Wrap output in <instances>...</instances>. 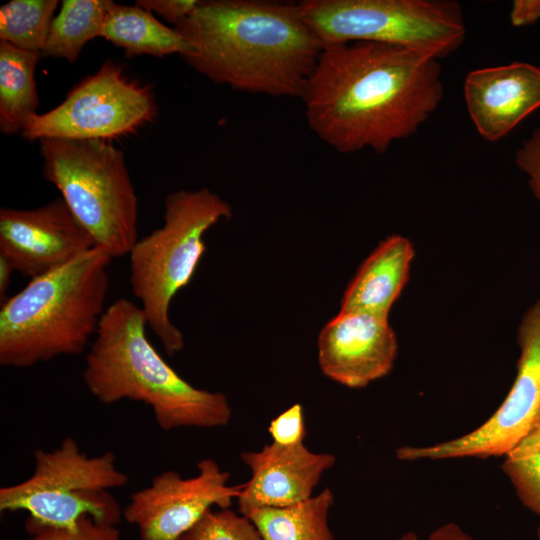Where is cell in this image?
Segmentation results:
<instances>
[{"label":"cell","instance_id":"cell-1","mask_svg":"<svg viewBox=\"0 0 540 540\" xmlns=\"http://www.w3.org/2000/svg\"><path fill=\"white\" fill-rule=\"evenodd\" d=\"M444 95L439 59L377 42L324 45L301 99L309 128L340 153H385L409 138Z\"/></svg>","mask_w":540,"mask_h":540},{"label":"cell","instance_id":"cell-2","mask_svg":"<svg viewBox=\"0 0 540 540\" xmlns=\"http://www.w3.org/2000/svg\"><path fill=\"white\" fill-rule=\"evenodd\" d=\"M173 28L198 73L272 97L301 98L323 49L298 3L204 0Z\"/></svg>","mask_w":540,"mask_h":540},{"label":"cell","instance_id":"cell-3","mask_svg":"<svg viewBox=\"0 0 540 540\" xmlns=\"http://www.w3.org/2000/svg\"><path fill=\"white\" fill-rule=\"evenodd\" d=\"M147 326L142 308L131 300L110 304L86 353L82 377L88 391L103 404L143 402L163 431L229 424L228 398L183 379L150 343Z\"/></svg>","mask_w":540,"mask_h":540},{"label":"cell","instance_id":"cell-4","mask_svg":"<svg viewBox=\"0 0 540 540\" xmlns=\"http://www.w3.org/2000/svg\"><path fill=\"white\" fill-rule=\"evenodd\" d=\"M113 257L95 246L66 265L30 279L2 303L0 364L29 368L86 351L104 314Z\"/></svg>","mask_w":540,"mask_h":540},{"label":"cell","instance_id":"cell-5","mask_svg":"<svg viewBox=\"0 0 540 540\" xmlns=\"http://www.w3.org/2000/svg\"><path fill=\"white\" fill-rule=\"evenodd\" d=\"M231 216L230 204L208 188L170 193L162 226L138 238L128 254L132 293L169 356L184 348L183 334L170 319V305L197 270L206 251L205 233Z\"/></svg>","mask_w":540,"mask_h":540},{"label":"cell","instance_id":"cell-6","mask_svg":"<svg viewBox=\"0 0 540 540\" xmlns=\"http://www.w3.org/2000/svg\"><path fill=\"white\" fill-rule=\"evenodd\" d=\"M42 175L96 246L113 258L128 255L138 240V199L123 152L105 140L39 141Z\"/></svg>","mask_w":540,"mask_h":540},{"label":"cell","instance_id":"cell-7","mask_svg":"<svg viewBox=\"0 0 540 540\" xmlns=\"http://www.w3.org/2000/svg\"><path fill=\"white\" fill-rule=\"evenodd\" d=\"M128 480L114 453L90 457L74 438L66 437L52 451L34 452L33 473L27 479L0 489V511L27 512V532L72 526L83 518L116 526L123 510L110 490Z\"/></svg>","mask_w":540,"mask_h":540},{"label":"cell","instance_id":"cell-8","mask_svg":"<svg viewBox=\"0 0 540 540\" xmlns=\"http://www.w3.org/2000/svg\"><path fill=\"white\" fill-rule=\"evenodd\" d=\"M298 5L323 46L377 42L440 60L466 37L462 8L453 0H304Z\"/></svg>","mask_w":540,"mask_h":540},{"label":"cell","instance_id":"cell-9","mask_svg":"<svg viewBox=\"0 0 540 540\" xmlns=\"http://www.w3.org/2000/svg\"><path fill=\"white\" fill-rule=\"evenodd\" d=\"M156 116L150 87L128 77L122 65L107 60L75 85L58 106L33 116L21 136L28 141H108L135 132Z\"/></svg>","mask_w":540,"mask_h":540},{"label":"cell","instance_id":"cell-10","mask_svg":"<svg viewBox=\"0 0 540 540\" xmlns=\"http://www.w3.org/2000/svg\"><path fill=\"white\" fill-rule=\"evenodd\" d=\"M514 382L497 410L479 427L430 446H402V461L506 456L530 432L540 411V299L523 313L517 330Z\"/></svg>","mask_w":540,"mask_h":540},{"label":"cell","instance_id":"cell-11","mask_svg":"<svg viewBox=\"0 0 540 540\" xmlns=\"http://www.w3.org/2000/svg\"><path fill=\"white\" fill-rule=\"evenodd\" d=\"M197 469L188 478L163 471L130 496L122 515L140 540H180L214 506L229 508L237 499L242 484L229 485V473L215 460L203 459Z\"/></svg>","mask_w":540,"mask_h":540},{"label":"cell","instance_id":"cell-12","mask_svg":"<svg viewBox=\"0 0 540 540\" xmlns=\"http://www.w3.org/2000/svg\"><path fill=\"white\" fill-rule=\"evenodd\" d=\"M95 246L62 198L35 209H0V255L29 279L54 271Z\"/></svg>","mask_w":540,"mask_h":540},{"label":"cell","instance_id":"cell-13","mask_svg":"<svg viewBox=\"0 0 540 540\" xmlns=\"http://www.w3.org/2000/svg\"><path fill=\"white\" fill-rule=\"evenodd\" d=\"M318 364L329 379L348 388H364L393 368L398 353L388 318L339 312L321 329Z\"/></svg>","mask_w":540,"mask_h":540},{"label":"cell","instance_id":"cell-14","mask_svg":"<svg viewBox=\"0 0 540 540\" xmlns=\"http://www.w3.org/2000/svg\"><path fill=\"white\" fill-rule=\"evenodd\" d=\"M250 479L236 499L238 511L248 516L259 508H284L310 499L322 475L335 464L331 453H315L303 443L274 442L260 451L242 452Z\"/></svg>","mask_w":540,"mask_h":540},{"label":"cell","instance_id":"cell-15","mask_svg":"<svg viewBox=\"0 0 540 540\" xmlns=\"http://www.w3.org/2000/svg\"><path fill=\"white\" fill-rule=\"evenodd\" d=\"M463 93L478 134L499 141L540 108V67L512 62L470 71Z\"/></svg>","mask_w":540,"mask_h":540},{"label":"cell","instance_id":"cell-16","mask_svg":"<svg viewBox=\"0 0 540 540\" xmlns=\"http://www.w3.org/2000/svg\"><path fill=\"white\" fill-rule=\"evenodd\" d=\"M414 256L413 244L407 237L387 236L361 263L347 285L339 312L388 318L408 282Z\"/></svg>","mask_w":540,"mask_h":540},{"label":"cell","instance_id":"cell-17","mask_svg":"<svg viewBox=\"0 0 540 540\" xmlns=\"http://www.w3.org/2000/svg\"><path fill=\"white\" fill-rule=\"evenodd\" d=\"M101 37L122 48L127 57L184 56L188 51V45L174 28L137 4L122 5L110 0Z\"/></svg>","mask_w":540,"mask_h":540},{"label":"cell","instance_id":"cell-18","mask_svg":"<svg viewBox=\"0 0 540 540\" xmlns=\"http://www.w3.org/2000/svg\"><path fill=\"white\" fill-rule=\"evenodd\" d=\"M41 53L24 51L0 41V130L13 135L22 132L37 113L35 68Z\"/></svg>","mask_w":540,"mask_h":540},{"label":"cell","instance_id":"cell-19","mask_svg":"<svg viewBox=\"0 0 540 540\" xmlns=\"http://www.w3.org/2000/svg\"><path fill=\"white\" fill-rule=\"evenodd\" d=\"M334 495L326 488L307 501L284 508H259L248 517L264 540H334L328 515Z\"/></svg>","mask_w":540,"mask_h":540},{"label":"cell","instance_id":"cell-20","mask_svg":"<svg viewBox=\"0 0 540 540\" xmlns=\"http://www.w3.org/2000/svg\"><path fill=\"white\" fill-rule=\"evenodd\" d=\"M110 0H63L53 18L42 57L75 62L84 46L101 37Z\"/></svg>","mask_w":540,"mask_h":540},{"label":"cell","instance_id":"cell-21","mask_svg":"<svg viewBox=\"0 0 540 540\" xmlns=\"http://www.w3.org/2000/svg\"><path fill=\"white\" fill-rule=\"evenodd\" d=\"M58 0H11L0 8V40L14 47L41 53Z\"/></svg>","mask_w":540,"mask_h":540},{"label":"cell","instance_id":"cell-22","mask_svg":"<svg viewBox=\"0 0 540 540\" xmlns=\"http://www.w3.org/2000/svg\"><path fill=\"white\" fill-rule=\"evenodd\" d=\"M504 457L502 469L518 499L540 516V441L521 442Z\"/></svg>","mask_w":540,"mask_h":540},{"label":"cell","instance_id":"cell-23","mask_svg":"<svg viewBox=\"0 0 540 540\" xmlns=\"http://www.w3.org/2000/svg\"><path fill=\"white\" fill-rule=\"evenodd\" d=\"M180 540H264L252 521L229 508L208 511Z\"/></svg>","mask_w":540,"mask_h":540},{"label":"cell","instance_id":"cell-24","mask_svg":"<svg viewBox=\"0 0 540 540\" xmlns=\"http://www.w3.org/2000/svg\"><path fill=\"white\" fill-rule=\"evenodd\" d=\"M26 540H121L116 526L99 524L91 518H83L66 527H43L27 532Z\"/></svg>","mask_w":540,"mask_h":540},{"label":"cell","instance_id":"cell-25","mask_svg":"<svg viewBox=\"0 0 540 540\" xmlns=\"http://www.w3.org/2000/svg\"><path fill=\"white\" fill-rule=\"evenodd\" d=\"M304 423L303 407L296 403L271 420L268 432L273 442L279 445L303 443L306 435Z\"/></svg>","mask_w":540,"mask_h":540},{"label":"cell","instance_id":"cell-26","mask_svg":"<svg viewBox=\"0 0 540 540\" xmlns=\"http://www.w3.org/2000/svg\"><path fill=\"white\" fill-rule=\"evenodd\" d=\"M515 164L525 174L531 192L540 203V125L518 147Z\"/></svg>","mask_w":540,"mask_h":540},{"label":"cell","instance_id":"cell-27","mask_svg":"<svg viewBox=\"0 0 540 540\" xmlns=\"http://www.w3.org/2000/svg\"><path fill=\"white\" fill-rule=\"evenodd\" d=\"M198 3V0H138L136 2L140 7L172 23L173 27L191 15Z\"/></svg>","mask_w":540,"mask_h":540},{"label":"cell","instance_id":"cell-28","mask_svg":"<svg viewBox=\"0 0 540 540\" xmlns=\"http://www.w3.org/2000/svg\"><path fill=\"white\" fill-rule=\"evenodd\" d=\"M509 17L514 27H523L537 22L540 20V0L513 1Z\"/></svg>","mask_w":540,"mask_h":540},{"label":"cell","instance_id":"cell-29","mask_svg":"<svg viewBox=\"0 0 540 540\" xmlns=\"http://www.w3.org/2000/svg\"><path fill=\"white\" fill-rule=\"evenodd\" d=\"M397 540H420L414 532H406ZM427 540H474L468 533L463 531L456 523H447L436 528Z\"/></svg>","mask_w":540,"mask_h":540},{"label":"cell","instance_id":"cell-30","mask_svg":"<svg viewBox=\"0 0 540 540\" xmlns=\"http://www.w3.org/2000/svg\"><path fill=\"white\" fill-rule=\"evenodd\" d=\"M13 272H15V270L10 264V262L4 256L0 255V301H1V304L8 299L6 294H7V290H8Z\"/></svg>","mask_w":540,"mask_h":540},{"label":"cell","instance_id":"cell-31","mask_svg":"<svg viewBox=\"0 0 540 540\" xmlns=\"http://www.w3.org/2000/svg\"><path fill=\"white\" fill-rule=\"evenodd\" d=\"M537 441H540V411L534 421V424L529 434L521 442H537Z\"/></svg>","mask_w":540,"mask_h":540},{"label":"cell","instance_id":"cell-32","mask_svg":"<svg viewBox=\"0 0 540 540\" xmlns=\"http://www.w3.org/2000/svg\"><path fill=\"white\" fill-rule=\"evenodd\" d=\"M537 539L540 540V525H539V527L537 529Z\"/></svg>","mask_w":540,"mask_h":540}]
</instances>
